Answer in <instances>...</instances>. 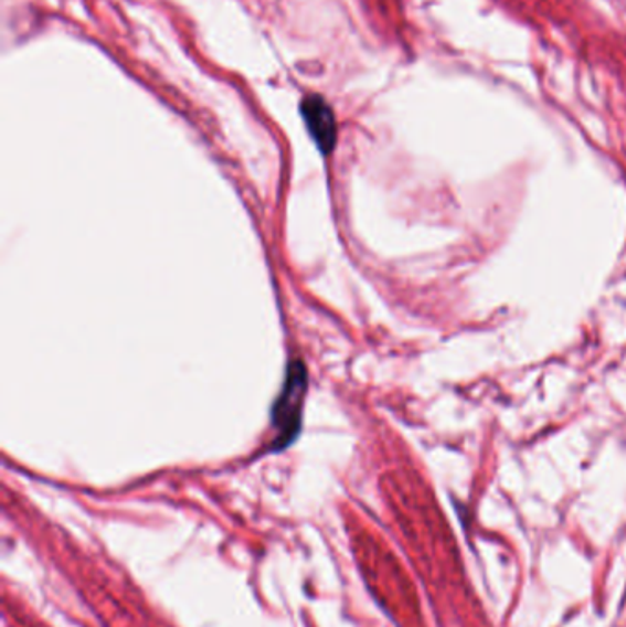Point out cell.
<instances>
[{
    "label": "cell",
    "mask_w": 626,
    "mask_h": 627,
    "mask_svg": "<svg viewBox=\"0 0 626 627\" xmlns=\"http://www.w3.org/2000/svg\"><path fill=\"white\" fill-rule=\"evenodd\" d=\"M307 391V373L304 363H290L285 379L284 390L279 393L278 401L274 404L273 422L276 429L274 449H284L295 440L300 432L301 410H304V396Z\"/></svg>",
    "instance_id": "6da1fadb"
},
{
    "label": "cell",
    "mask_w": 626,
    "mask_h": 627,
    "mask_svg": "<svg viewBox=\"0 0 626 627\" xmlns=\"http://www.w3.org/2000/svg\"><path fill=\"white\" fill-rule=\"evenodd\" d=\"M300 110L316 147L329 155L337 146V121L331 107L327 105L326 99L311 94L304 98Z\"/></svg>",
    "instance_id": "7a4b0ae2"
}]
</instances>
